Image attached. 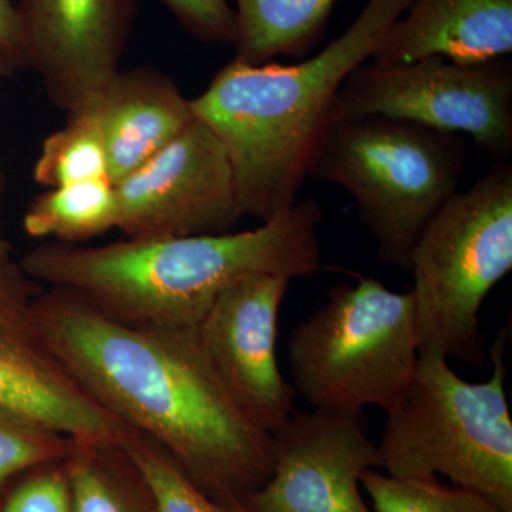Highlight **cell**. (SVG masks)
I'll list each match as a JSON object with an SVG mask.
<instances>
[{
	"instance_id": "cell-1",
	"label": "cell",
	"mask_w": 512,
	"mask_h": 512,
	"mask_svg": "<svg viewBox=\"0 0 512 512\" xmlns=\"http://www.w3.org/2000/svg\"><path fill=\"white\" fill-rule=\"evenodd\" d=\"M37 332L84 392L154 441L205 494L244 503L274 470V439L214 375L195 329L136 326L79 293L40 289Z\"/></svg>"
},
{
	"instance_id": "cell-2",
	"label": "cell",
	"mask_w": 512,
	"mask_h": 512,
	"mask_svg": "<svg viewBox=\"0 0 512 512\" xmlns=\"http://www.w3.org/2000/svg\"><path fill=\"white\" fill-rule=\"evenodd\" d=\"M323 215L311 198L248 231L127 238L101 247L52 241L18 262L37 284L79 293L121 322L197 329L215 298L244 276L315 275Z\"/></svg>"
},
{
	"instance_id": "cell-3",
	"label": "cell",
	"mask_w": 512,
	"mask_h": 512,
	"mask_svg": "<svg viewBox=\"0 0 512 512\" xmlns=\"http://www.w3.org/2000/svg\"><path fill=\"white\" fill-rule=\"evenodd\" d=\"M412 0H367L345 32L298 64L232 59L191 100L227 151L244 217L272 220L298 202L343 83L376 50Z\"/></svg>"
},
{
	"instance_id": "cell-4",
	"label": "cell",
	"mask_w": 512,
	"mask_h": 512,
	"mask_svg": "<svg viewBox=\"0 0 512 512\" xmlns=\"http://www.w3.org/2000/svg\"><path fill=\"white\" fill-rule=\"evenodd\" d=\"M507 332L490 346L493 372L471 383L450 360L420 350L412 379L384 412L377 441L387 476L437 478L512 512V417L505 365Z\"/></svg>"
},
{
	"instance_id": "cell-5",
	"label": "cell",
	"mask_w": 512,
	"mask_h": 512,
	"mask_svg": "<svg viewBox=\"0 0 512 512\" xmlns=\"http://www.w3.org/2000/svg\"><path fill=\"white\" fill-rule=\"evenodd\" d=\"M466 137L384 116L338 117L309 178L339 185L384 264L409 272L410 255L466 170Z\"/></svg>"
},
{
	"instance_id": "cell-6",
	"label": "cell",
	"mask_w": 512,
	"mask_h": 512,
	"mask_svg": "<svg viewBox=\"0 0 512 512\" xmlns=\"http://www.w3.org/2000/svg\"><path fill=\"white\" fill-rule=\"evenodd\" d=\"M512 269V161L458 191L431 218L410 255L420 350L484 367L480 329L488 293Z\"/></svg>"
},
{
	"instance_id": "cell-7",
	"label": "cell",
	"mask_w": 512,
	"mask_h": 512,
	"mask_svg": "<svg viewBox=\"0 0 512 512\" xmlns=\"http://www.w3.org/2000/svg\"><path fill=\"white\" fill-rule=\"evenodd\" d=\"M419 356L412 292L375 278L333 286L288 339L293 389L313 409L386 410Z\"/></svg>"
},
{
	"instance_id": "cell-8",
	"label": "cell",
	"mask_w": 512,
	"mask_h": 512,
	"mask_svg": "<svg viewBox=\"0 0 512 512\" xmlns=\"http://www.w3.org/2000/svg\"><path fill=\"white\" fill-rule=\"evenodd\" d=\"M384 116L467 136L493 163L512 161V62L365 63L349 74L338 117Z\"/></svg>"
},
{
	"instance_id": "cell-9",
	"label": "cell",
	"mask_w": 512,
	"mask_h": 512,
	"mask_svg": "<svg viewBox=\"0 0 512 512\" xmlns=\"http://www.w3.org/2000/svg\"><path fill=\"white\" fill-rule=\"evenodd\" d=\"M114 187L127 238L225 234L245 218L227 151L197 116Z\"/></svg>"
},
{
	"instance_id": "cell-10",
	"label": "cell",
	"mask_w": 512,
	"mask_h": 512,
	"mask_svg": "<svg viewBox=\"0 0 512 512\" xmlns=\"http://www.w3.org/2000/svg\"><path fill=\"white\" fill-rule=\"evenodd\" d=\"M274 470L249 512H375L360 478L380 468L365 410L295 413L272 433Z\"/></svg>"
},
{
	"instance_id": "cell-11",
	"label": "cell",
	"mask_w": 512,
	"mask_h": 512,
	"mask_svg": "<svg viewBox=\"0 0 512 512\" xmlns=\"http://www.w3.org/2000/svg\"><path fill=\"white\" fill-rule=\"evenodd\" d=\"M292 279L248 275L225 288L195 329L202 355L239 409L274 433L298 397L276 359L279 312Z\"/></svg>"
},
{
	"instance_id": "cell-12",
	"label": "cell",
	"mask_w": 512,
	"mask_h": 512,
	"mask_svg": "<svg viewBox=\"0 0 512 512\" xmlns=\"http://www.w3.org/2000/svg\"><path fill=\"white\" fill-rule=\"evenodd\" d=\"M40 289L15 259L0 264V407L69 439L121 443L133 430L84 392L37 332Z\"/></svg>"
},
{
	"instance_id": "cell-13",
	"label": "cell",
	"mask_w": 512,
	"mask_h": 512,
	"mask_svg": "<svg viewBox=\"0 0 512 512\" xmlns=\"http://www.w3.org/2000/svg\"><path fill=\"white\" fill-rule=\"evenodd\" d=\"M29 69L67 117L86 110L120 70L134 0H13Z\"/></svg>"
},
{
	"instance_id": "cell-14",
	"label": "cell",
	"mask_w": 512,
	"mask_h": 512,
	"mask_svg": "<svg viewBox=\"0 0 512 512\" xmlns=\"http://www.w3.org/2000/svg\"><path fill=\"white\" fill-rule=\"evenodd\" d=\"M103 134L116 185L147 163L195 119L191 100L154 67L119 70L87 107Z\"/></svg>"
},
{
	"instance_id": "cell-15",
	"label": "cell",
	"mask_w": 512,
	"mask_h": 512,
	"mask_svg": "<svg viewBox=\"0 0 512 512\" xmlns=\"http://www.w3.org/2000/svg\"><path fill=\"white\" fill-rule=\"evenodd\" d=\"M512 53V0H412L372 57L404 64L443 57L485 63Z\"/></svg>"
},
{
	"instance_id": "cell-16",
	"label": "cell",
	"mask_w": 512,
	"mask_h": 512,
	"mask_svg": "<svg viewBox=\"0 0 512 512\" xmlns=\"http://www.w3.org/2000/svg\"><path fill=\"white\" fill-rule=\"evenodd\" d=\"M235 57L259 66L276 56L306 57L322 42L339 0H235Z\"/></svg>"
},
{
	"instance_id": "cell-17",
	"label": "cell",
	"mask_w": 512,
	"mask_h": 512,
	"mask_svg": "<svg viewBox=\"0 0 512 512\" xmlns=\"http://www.w3.org/2000/svg\"><path fill=\"white\" fill-rule=\"evenodd\" d=\"M63 464L73 512H157L146 478L123 441L70 439Z\"/></svg>"
},
{
	"instance_id": "cell-18",
	"label": "cell",
	"mask_w": 512,
	"mask_h": 512,
	"mask_svg": "<svg viewBox=\"0 0 512 512\" xmlns=\"http://www.w3.org/2000/svg\"><path fill=\"white\" fill-rule=\"evenodd\" d=\"M119 225V201L110 180L49 188L30 202L23 229L33 238L80 245Z\"/></svg>"
},
{
	"instance_id": "cell-19",
	"label": "cell",
	"mask_w": 512,
	"mask_h": 512,
	"mask_svg": "<svg viewBox=\"0 0 512 512\" xmlns=\"http://www.w3.org/2000/svg\"><path fill=\"white\" fill-rule=\"evenodd\" d=\"M33 177L47 188L110 180L103 134L92 111L67 117L66 126L45 138Z\"/></svg>"
},
{
	"instance_id": "cell-20",
	"label": "cell",
	"mask_w": 512,
	"mask_h": 512,
	"mask_svg": "<svg viewBox=\"0 0 512 512\" xmlns=\"http://www.w3.org/2000/svg\"><path fill=\"white\" fill-rule=\"evenodd\" d=\"M360 483L375 512H505L483 495L439 478H399L367 470Z\"/></svg>"
},
{
	"instance_id": "cell-21",
	"label": "cell",
	"mask_w": 512,
	"mask_h": 512,
	"mask_svg": "<svg viewBox=\"0 0 512 512\" xmlns=\"http://www.w3.org/2000/svg\"><path fill=\"white\" fill-rule=\"evenodd\" d=\"M123 447L146 478L157 512H231L205 494L167 451L143 434L131 431Z\"/></svg>"
},
{
	"instance_id": "cell-22",
	"label": "cell",
	"mask_w": 512,
	"mask_h": 512,
	"mask_svg": "<svg viewBox=\"0 0 512 512\" xmlns=\"http://www.w3.org/2000/svg\"><path fill=\"white\" fill-rule=\"evenodd\" d=\"M70 439L0 407V494L30 468L63 461Z\"/></svg>"
},
{
	"instance_id": "cell-23",
	"label": "cell",
	"mask_w": 512,
	"mask_h": 512,
	"mask_svg": "<svg viewBox=\"0 0 512 512\" xmlns=\"http://www.w3.org/2000/svg\"><path fill=\"white\" fill-rule=\"evenodd\" d=\"M0 512H73L63 461L30 468L0 494Z\"/></svg>"
},
{
	"instance_id": "cell-24",
	"label": "cell",
	"mask_w": 512,
	"mask_h": 512,
	"mask_svg": "<svg viewBox=\"0 0 512 512\" xmlns=\"http://www.w3.org/2000/svg\"><path fill=\"white\" fill-rule=\"evenodd\" d=\"M185 32L207 45L234 46L235 12L228 0H161Z\"/></svg>"
},
{
	"instance_id": "cell-25",
	"label": "cell",
	"mask_w": 512,
	"mask_h": 512,
	"mask_svg": "<svg viewBox=\"0 0 512 512\" xmlns=\"http://www.w3.org/2000/svg\"><path fill=\"white\" fill-rule=\"evenodd\" d=\"M28 57L13 0H0V77L28 70Z\"/></svg>"
},
{
	"instance_id": "cell-26",
	"label": "cell",
	"mask_w": 512,
	"mask_h": 512,
	"mask_svg": "<svg viewBox=\"0 0 512 512\" xmlns=\"http://www.w3.org/2000/svg\"><path fill=\"white\" fill-rule=\"evenodd\" d=\"M6 194V174L0 165V264L5 262L6 259L12 258V248L8 238L5 235V227H3V201H5Z\"/></svg>"
},
{
	"instance_id": "cell-27",
	"label": "cell",
	"mask_w": 512,
	"mask_h": 512,
	"mask_svg": "<svg viewBox=\"0 0 512 512\" xmlns=\"http://www.w3.org/2000/svg\"><path fill=\"white\" fill-rule=\"evenodd\" d=\"M231 512H249L247 508L244 507L241 503H232L229 505H225Z\"/></svg>"
}]
</instances>
